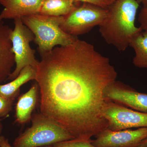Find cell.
<instances>
[{
    "instance_id": "cell-20",
    "label": "cell",
    "mask_w": 147,
    "mask_h": 147,
    "mask_svg": "<svg viewBox=\"0 0 147 147\" xmlns=\"http://www.w3.org/2000/svg\"><path fill=\"white\" fill-rule=\"evenodd\" d=\"M0 147H13L11 146L8 140L3 136H0Z\"/></svg>"
},
{
    "instance_id": "cell-3",
    "label": "cell",
    "mask_w": 147,
    "mask_h": 147,
    "mask_svg": "<svg viewBox=\"0 0 147 147\" xmlns=\"http://www.w3.org/2000/svg\"><path fill=\"white\" fill-rule=\"evenodd\" d=\"M63 16H46L38 13L21 18L24 25L34 35L40 56L50 53L55 46H65L73 43L77 37L67 34L61 28Z\"/></svg>"
},
{
    "instance_id": "cell-21",
    "label": "cell",
    "mask_w": 147,
    "mask_h": 147,
    "mask_svg": "<svg viewBox=\"0 0 147 147\" xmlns=\"http://www.w3.org/2000/svg\"><path fill=\"white\" fill-rule=\"evenodd\" d=\"M139 4L142 3L143 7H147V0H137Z\"/></svg>"
},
{
    "instance_id": "cell-9",
    "label": "cell",
    "mask_w": 147,
    "mask_h": 147,
    "mask_svg": "<svg viewBox=\"0 0 147 147\" xmlns=\"http://www.w3.org/2000/svg\"><path fill=\"white\" fill-rule=\"evenodd\" d=\"M105 94L110 100L147 113V94L139 92L120 82L116 81L110 85Z\"/></svg>"
},
{
    "instance_id": "cell-7",
    "label": "cell",
    "mask_w": 147,
    "mask_h": 147,
    "mask_svg": "<svg viewBox=\"0 0 147 147\" xmlns=\"http://www.w3.org/2000/svg\"><path fill=\"white\" fill-rule=\"evenodd\" d=\"M104 116L108 123L107 129L111 131L147 127V113L129 109L112 100L106 106Z\"/></svg>"
},
{
    "instance_id": "cell-16",
    "label": "cell",
    "mask_w": 147,
    "mask_h": 147,
    "mask_svg": "<svg viewBox=\"0 0 147 147\" xmlns=\"http://www.w3.org/2000/svg\"><path fill=\"white\" fill-rule=\"evenodd\" d=\"M92 141L73 139L59 142L50 146V147H96L92 144Z\"/></svg>"
},
{
    "instance_id": "cell-11",
    "label": "cell",
    "mask_w": 147,
    "mask_h": 147,
    "mask_svg": "<svg viewBox=\"0 0 147 147\" xmlns=\"http://www.w3.org/2000/svg\"><path fill=\"white\" fill-rule=\"evenodd\" d=\"M12 30L0 20V84L8 79L15 64L11 40Z\"/></svg>"
},
{
    "instance_id": "cell-22",
    "label": "cell",
    "mask_w": 147,
    "mask_h": 147,
    "mask_svg": "<svg viewBox=\"0 0 147 147\" xmlns=\"http://www.w3.org/2000/svg\"><path fill=\"white\" fill-rule=\"evenodd\" d=\"M138 147H147V139L141 143Z\"/></svg>"
},
{
    "instance_id": "cell-6",
    "label": "cell",
    "mask_w": 147,
    "mask_h": 147,
    "mask_svg": "<svg viewBox=\"0 0 147 147\" xmlns=\"http://www.w3.org/2000/svg\"><path fill=\"white\" fill-rule=\"evenodd\" d=\"M14 29L11 34V40L16 67L7 79L10 80L15 79L21 70L27 66H31L36 68L39 62L35 57V51L30 45L31 42L34 41V34L24 25L21 18L14 19Z\"/></svg>"
},
{
    "instance_id": "cell-15",
    "label": "cell",
    "mask_w": 147,
    "mask_h": 147,
    "mask_svg": "<svg viewBox=\"0 0 147 147\" xmlns=\"http://www.w3.org/2000/svg\"><path fill=\"white\" fill-rule=\"evenodd\" d=\"M78 3L74 0H44L39 14L53 16H66L75 8Z\"/></svg>"
},
{
    "instance_id": "cell-14",
    "label": "cell",
    "mask_w": 147,
    "mask_h": 147,
    "mask_svg": "<svg viewBox=\"0 0 147 147\" xmlns=\"http://www.w3.org/2000/svg\"><path fill=\"white\" fill-rule=\"evenodd\" d=\"M129 46L135 52L132 63L140 68L147 69V31L142 30L130 39Z\"/></svg>"
},
{
    "instance_id": "cell-19",
    "label": "cell",
    "mask_w": 147,
    "mask_h": 147,
    "mask_svg": "<svg viewBox=\"0 0 147 147\" xmlns=\"http://www.w3.org/2000/svg\"><path fill=\"white\" fill-rule=\"evenodd\" d=\"M138 21L140 24V28L142 30L147 31V7H142L139 15Z\"/></svg>"
},
{
    "instance_id": "cell-18",
    "label": "cell",
    "mask_w": 147,
    "mask_h": 147,
    "mask_svg": "<svg viewBox=\"0 0 147 147\" xmlns=\"http://www.w3.org/2000/svg\"><path fill=\"white\" fill-rule=\"evenodd\" d=\"M75 2L86 3L108 8L115 0H74Z\"/></svg>"
},
{
    "instance_id": "cell-13",
    "label": "cell",
    "mask_w": 147,
    "mask_h": 147,
    "mask_svg": "<svg viewBox=\"0 0 147 147\" xmlns=\"http://www.w3.org/2000/svg\"><path fill=\"white\" fill-rule=\"evenodd\" d=\"M36 75V68L30 65L25 67L11 82L0 84V95L14 101L19 94L21 87L29 81L35 80Z\"/></svg>"
},
{
    "instance_id": "cell-1",
    "label": "cell",
    "mask_w": 147,
    "mask_h": 147,
    "mask_svg": "<svg viewBox=\"0 0 147 147\" xmlns=\"http://www.w3.org/2000/svg\"><path fill=\"white\" fill-rule=\"evenodd\" d=\"M40 57L35 80L40 113L78 140L92 141L107 129L105 93L118 75L109 58L78 38Z\"/></svg>"
},
{
    "instance_id": "cell-10",
    "label": "cell",
    "mask_w": 147,
    "mask_h": 147,
    "mask_svg": "<svg viewBox=\"0 0 147 147\" xmlns=\"http://www.w3.org/2000/svg\"><path fill=\"white\" fill-rule=\"evenodd\" d=\"M44 0H0L4 7L0 13V20L15 19L39 13Z\"/></svg>"
},
{
    "instance_id": "cell-17",
    "label": "cell",
    "mask_w": 147,
    "mask_h": 147,
    "mask_svg": "<svg viewBox=\"0 0 147 147\" xmlns=\"http://www.w3.org/2000/svg\"><path fill=\"white\" fill-rule=\"evenodd\" d=\"M13 100L7 99L0 95V117H5L12 108Z\"/></svg>"
},
{
    "instance_id": "cell-2",
    "label": "cell",
    "mask_w": 147,
    "mask_h": 147,
    "mask_svg": "<svg viewBox=\"0 0 147 147\" xmlns=\"http://www.w3.org/2000/svg\"><path fill=\"white\" fill-rule=\"evenodd\" d=\"M139 4L137 0H115L99 26V32L105 42L119 52L125 51L131 38L142 30L135 25Z\"/></svg>"
},
{
    "instance_id": "cell-24",
    "label": "cell",
    "mask_w": 147,
    "mask_h": 147,
    "mask_svg": "<svg viewBox=\"0 0 147 147\" xmlns=\"http://www.w3.org/2000/svg\"><path fill=\"white\" fill-rule=\"evenodd\" d=\"M42 147H50V146H47Z\"/></svg>"
},
{
    "instance_id": "cell-4",
    "label": "cell",
    "mask_w": 147,
    "mask_h": 147,
    "mask_svg": "<svg viewBox=\"0 0 147 147\" xmlns=\"http://www.w3.org/2000/svg\"><path fill=\"white\" fill-rule=\"evenodd\" d=\"M32 125L19 135L13 147H42L74 139L64 129L44 115L32 116Z\"/></svg>"
},
{
    "instance_id": "cell-23",
    "label": "cell",
    "mask_w": 147,
    "mask_h": 147,
    "mask_svg": "<svg viewBox=\"0 0 147 147\" xmlns=\"http://www.w3.org/2000/svg\"><path fill=\"white\" fill-rule=\"evenodd\" d=\"M1 123H0V131H1Z\"/></svg>"
},
{
    "instance_id": "cell-8",
    "label": "cell",
    "mask_w": 147,
    "mask_h": 147,
    "mask_svg": "<svg viewBox=\"0 0 147 147\" xmlns=\"http://www.w3.org/2000/svg\"><path fill=\"white\" fill-rule=\"evenodd\" d=\"M147 139V127L135 130L111 131L106 129L96 136L92 143L96 147H138Z\"/></svg>"
},
{
    "instance_id": "cell-5",
    "label": "cell",
    "mask_w": 147,
    "mask_h": 147,
    "mask_svg": "<svg viewBox=\"0 0 147 147\" xmlns=\"http://www.w3.org/2000/svg\"><path fill=\"white\" fill-rule=\"evenodd\" d=\"M79 3L70 13L63 16L60 26L64 32L75 37L88 33L95 27L99 26L108 12V8L88 3Z\"/></svg>"
},
{
    "instance_id": "cell-12",
    "label": "cell",
    "mask_w": 147,
    "mask_h": 147,
    "mask_svg": "<svg viewBox=\"0 0 147 147\" xmlns=\"http://www.w3.org/2000/svg\"><path fill=\"white\" fill-rule=\"evenodd\" d=\"M38 90V85L36 83L18 98L15 109L16 121L18 123L24 124L31 120L32 113L37 102Z\"/></svg>"
}]
</instances>
